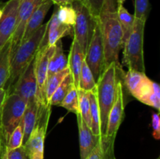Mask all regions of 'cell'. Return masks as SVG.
<instances>
[{
	"label": "cell",
	"instance_id": "obj_1",
	"mask_svg": "<svg viewBox=\"0 0 160 159\" xmlns=\"http://www.w3.org/2000/svg\"><path fill=\"white\" fill-rule=\"evenodd\" d=\"M104 45L105 68L111 63L121 67L119 54L123 48V32L117 16L116 0H104L98 18Z\"/></svg>",
	"mask_w": 160,
	"mask_h": 159
},
{
	"label": "cell",
	"instance_id": "obj_2",
	"mask_svg": "<svg viewBox=\"0 0 160 159\" xmlns=\"http://www.w3.org/2000/svg\"><path fill=\"white\" fill-rule=\"evenodd\" d=\"M123 70L116 63H111L104 69L96 82V97L100 112L102 137H105L108 115L117 97L119 73Z\"/></svg>",
	"mask_w": 160,
	"mask_h": 159
},
{
	"label": "cell",
	"instance_id": "obj_3",
	"mask_svg": "<svg viewBox=\"0 0 160 159\" xmlns=\"http://www.w3.org/2000/svg\"><path fill=\"white\" fill-rule=\"evenodd\" d=\"M48 23L42 24L31 37L22 42L10 58L9 76L6 83V94L9 93L25 69L34 59L46 33Z\"/></svg>",
	"mask_w": 160,
	"mask_h": 159
},
{
	"label": "cell",
	"instance_id": "obj_4",
	"mask_svg": "<svg viewBox=\"0 0 160 159\" xmlns=\"http://www.w3.org/2000/svg\"><path fill=\"white\" fill-rule=\"evenodd\" d=\"M145 22L134 19L131 35L123 44V62L128 70L145 73L144 62V32Z\"/></svg>",
	"mask_w": 160,
	"mask_h": 159
},
{
	"label": "cell",
	"instance_id": "obj_5",
	"mask_svg": "<svg viewBox=\"0 0 160 159\" xmlns=\"http://www.w3.org/2000/svg\"><path fill=\"white\" fill-rule=\"evenodd\" d=\"M27 101L15 93L6 94L0 114V130L5 145L15 128L22 121Z\"/></svg>",
	"mask_w": 160,
	"mask_h": 159
},
{
	"label": "cell",
	"instance_id": "obj_6",
	"mask_svg": "<svg viewBox=\"0 0 160 159\" xmlns=\"http://www.w3.org/2000/svg\"><path fill=\"white\" fill-rule=\"evenodd\" d=\"M71 6L75 9L77 14L76 22L73 26V39L79 44L85 55L98 19L94 17L88 9L78 0L73 2Z\"/></svg>",
	"mask_w": 160,
	"mask_h": 159
},
{
	"label": "cell",
	"instance_id": "obj_7",
	"mask_svg": "<svg viewBox=\"0 0 160 159\" xmlns=\"http://www.w3.org/2000/svg\"><path fill=\"white\" fill-rule=\"evenodd\" d=\"M84 61L97 82L105 69L104 45L98 21L97 22L92 40L86 51Z\"/></svg>",
	"mask_w": 160,
	"mask_h": 159
},
{
	"label": "cell",
	"instance_id": "obj_8",
	"mask_svg": "<svg viewBox=\"0 0 160 159\" xmlns=\"http://www.w3.org/2000/svg\"><path fill=\"white\" fill-rule=\"evenodd\" d=\"M55 46L46 45L39 48L34 57V73H35L36 82H37V95L36 100L38 105L47 106L45 100V87L48 74V63L51 56L54 52Z\"/></svg>",
	"mask_w": 160,
	"mask_h": 159
},
{
	"label": "cell",
	"instance_id": "obj_9",
	"mask_svg": "<svg viewBox=\"0 0 160 159\" xmlns=\"http://www.w3.org/2000/svg\"><path fill=\"white\" fill-rule=\"evenodd\" d=\"M45 0H20L17 12L16 26L11 37L10 58L21 44L25 26L36 8Z\"/></svg>",
	"mask_w": 160,
	"mask_h": 159
},
{
	"label": "cell",
	"instance_id": "obj_10",
	"mask_svg": "<svg viewBox=\"0 0 160 159\" xmlns=\"http://www.w3.org/2000/svg\"><path fill=\"white\" fill-rule=\"evenodd\" d=\"M9 93H15L27 103L36 100L37 82L34 73V59L28 65L15 83Z\"/></svg>",
	"mask_w": 160,
	"mask_h": 159
},
{
	"label": "cell",
	"instance_id": "obj_11",
	"mask_svg": "<svg viewBox=\"0 0 160 159\" xmlns=\"http://www.w3.org/2000/svg\"><path fill=\"white\" fill-rule=\"evenodd\" d=\"M20 0H9L2 9L0 18V49L11 40L16 26L17 12Z\"/></svg>",
	"mask_w": 160,
	"mask_h": 159
},
{
	"label": "cell",
	"instance_id": "obj_12",
	"mask_svg": "<svg viewBox=\"0 0 160 159\" xmlns=\"http://www.w3.org/2000/svg\"><path fill=\"white\" fill-rule=\"evenodd\" d=\"M124 113V102H123V84L121 81L117 84V97L108 115L107 126L105 137L108 140H115L118 129L123 118Z\"/></svg>",
	"mask_w": 160,
	"mask_h": 159
},
{
	"label": "cell",
	"instance_id": "obj_13",
	"mask_svg": "<svg viewBox=\"0 0 160 159\" xmlns=\"http://www.w3.org/2000/svg\"><path fill=\"white\" fill-rule=\"evenodd\" d=\"M133 96L143 104L154 108L156 110L160 109V87L156 82L145 76L138 86Z\"/></svg>",
	"mask_w": 160,
	"mask_h": 159
},
{
	"label": "cell",
	"instance_id": "obj_14",
	"mask_svg": "<svg viewBox=\"0 0 160 159\" xmlns=\"http://www.w3.org/2000/svg\"><path fill=\"white\" fill-rule=\"evenodd\" d=\"M78 132H79L80 154L81 159H85L96 147L102 137L95 136L88 126L80 114L77 115Z\"/></svg>",
	"mask_w": 160,
	"mask_h": 159
},
{
	"label": "cell",
	"instance_id": "obj_15",
	"mask_svg": "<svg viewBox=\"0 0 160 159\" xmlns=\"http://www.w3.org/2000/svg\"><path fill=\"white\" fill-rule=\"evenodd\" d=\"M52 4L53 3L50 0H45L36 8L25 26L21 43L29 38L42 26V22Z\"/></svg>",
	"mask_w": 160,
	"mask_h": 159
},
{
	"label": "cell",
	"instance_id": "obj_16",
	"mask_svg": "<svg viewBox=\"0 0 160 159\" xmlns=\"http://www.w3.org/2000/svg\"><path fill=\"white\" fill-rule=\"evenodd\" d=\"M84 56L85 55L81 47L74 39H73L70 53H69L68 67L70 73L73 76V84L77 89H78V85H79L80 75H81V70Z\"/></svg>",
	"mask_w": 160,
	"mask_h": 159
},
{
	"label": "cell",
	"instance_id": "obj_17",
	"mask_svg": "<svg viewBox=\"0 0 160 159\" xmlns=\"http://www.w3.org/2000/svg\"><path fill=\"white\" fill-rule=\"evenodd\" d=\"M73 34V26L62 24L59 21L55 11L48 21L47 36H48V45L53 46L58 41L65 36H71Z\"/></svg>",
	"mask_w": 160,
	"mask_h": 159
},
{
	"label": "cell",
	"instance_id": "obj_18",
	"mask_svg": "<svg viewBox=\"0 0 160 159\" xmlns=\"http://www.w3.org/2000/svg\"><path fill=\"white\" fill-rule=\"evenodd\" d=\"M38 104L37 100L30 101L27 104L26 109L23 113L22 118V125L23 129V145L25 144L29 138L30 135L32 132L33 129L35 127L38 121Z\"/></svg>",
	"mask_w": 160,
	"mask_h": 159
},
{
	"label": "cell",
	"instance_id": "obj_19",
	"mask_svg": "<svg viewBox=\"0 0 160 159\" xmlns=\"http://www.w3.org/2000/svg\"><path fill=\"white\" fill-rule=\"evenodd\" d=\"M54 52L51 56L48 63L47 78L56 73L62 71L68 68V58L66 56L62 49L61 40L58 41L54 45Z\"/></svg>",
	"mask_w": 160,
	"mask_h": 159
},
{
	"label": "cell",
	"instance_id": "obj_20",
	"mask_svg": "<svg viewBox=\"0 0 160 159\" xmlns=\"http://www.w3.org/2000/svg\"><path fill=\"white\" fill-rule=\"evenodd\" d=\"M11 40L6 42L0 49V88H5L9 80L10 70Z\"/></svg>",
	"mask_w": 160,
	"mask_h": 159
},
{
	"label": "cell",
	"instance_id": "obj_21",
	"mask_svg": "<svg viewBox=\"0 0 160 159\" xmlns=\"http://www.w3.org/2000/svg\"><path fill=\"white\" fill-rule=\"evenodd\" d=\"M117 16L123 32V46L132 32L134 23V17L131 15L123 5L117 4Z\"/></svg>",
	"mask_w": 160,
	"mask_h": 159
},
{
	"label": "cell",
	"instance_id": "obj_22",
	"mask_svg": "<svg viewBox=\"0 0 160 159\" xmlns=\"http://www.w3.org/2000/svg\"><path fill=\"white\" fill-rule=\"evenodd\" d=\"M89 101H90V116L92 121L91 129L95 136L102 137L100 112L98 101H97L96 87L89 91Z\"/></svg>",
	"mask_w": 160,
	"mask_h": 159
},
{
	"label": "cell",
	"instance_id": "obj_23",
	"mask_svg": "<svg viewBox=\"0 0 160 159\" xmlns=\"http://www.w3.org/2000/svg\"><path fill=\"white\" fill-rule=\"evenodd\" d=\"M73 86H74L73 79L71 73H70L64 78L62 82L57 87V89L55 90V92L48 101V104L49 105L59 106L60 103L62 102V100L64 99L66 95L68 94V92L70 91Z\"/></svg>",
	"mask_w": 160,
	"mask_h": 159
},
{
	"label": "cell",
	"instance_id": "obj_24",
	"mask_svg": "<svg viewBox=\"0 0 160 159\" xmlns=\"http://www.w3.org/2000/svg\"><path fill=\"white\" fill-rule=\"evenodd\" d=\"M70 73V70L69 67L66 70H62V71L56 73L55 74L52 75L49 77L47 78L46 83H45V100H46L47 104H48V101H49L50 98L55 90L57 89V87L60 85L61 83L64 80V78Z\"/></svg>",
	"mask_w": 160,
	"mask_h": 159
},
{
	"label": "cell",
	"instance_id": "obj_25",
	"mask_svg": "<svg viewBox=\"0 0 160 159\" xmlns=\"http://www.w3.org/2000/svg\"><path fill=\"white\" fill-rule=\"evenodd\" d=\"M95 87H96V81L95 80L92 71L84 59L81 70V75H80L78 89L85 91H91Z\"/></svg>",
	"mask_w": 160,
	"mask_h": 159
},
{
	"label": "cell",
	"instance_id": "obj_26",
	"mask_svg": "<svg viewBox=\"0 0 160 159\" xmlns=\"http://www.w3.org/2000/svg\"><path fill=\"white\" fill-rule=\"evenodd\" d=\"M78 101H79L80 115L82 117L83 120L85 122L91 129L92 121L90 116V101H89V91L78 89Z\"/></svg>",
	"mask_w": 160,
	"mask_h": 159
},
{
	"label": "cell",
	"instance_id": "obj_27",
	"mask_svg": "<svg viewBox=\"0 0 160 159\" xmlns=\"http://www.w3.org/2000/svg\"><path fill=\"white\" fill-rule=\"evenodd\" d=\"M146 76L145 73L135 71V70H128L126 74L123 76L124 84L131 94L134 93L136 89L138 87L144 78Z\"/></svg>",
	"mask_w": 160,
	"mask_h": 159
},
{
	"label": "cell",
	"instance_id": "obj_28",
	"mask_svg": "<svg viewBox=\"0 0 160 159\" xmlns=\"http://www.w3.org/2000/svg\"><path fill=\"white\" fill-rule=\"evenodd\" d=\"M59 106L64 108L67 111L70 112H73L75 115L80 114L79 111V101H78V89L73 86L68 92L62 102L60 103Z\"/></svg>",
	"mask_w": 160,
	"mask_h": 159
},
{
	"label": "cell",
	"instance_id": "obj_29",
	"mask_svg": "<svg viewBox=\"0 0 160 159\" xmlns=\"http://www.w3.org/2000/svg\"><path fill=\"white\" fill-rule=\"evenodd\" d=\"M56 12L58 20L61 23L73 26L76 22L77 14L76 11L72 7L71 5L59 6Z\"/></svg>",
	"mask_w": 160,
	"mask_h": 159
},
{
	"label": "cell",
	"instance_id": "obj_30",
	"mask_svg": "<svg viewBox=\"0 0 160 159\" xmlns=\"http://www.w3.org/2000/svg\"><path fill=\"white\" fill-rule=\"evenodd\" d=\"M23 125L20 122V124L15 128L9 137L8 142L5 145L6 150H12L15 148H18L23 145Z\"/></svg>",
	"mask_w": 160,
	"mask_h": 159
},
{
	"label": "cell",
	"instance_id": "obj_31",
	"mask_svg": "<svg viewBox=\"0 0 160 159\" xmlns=\"http://www.w3.org/2000/svg\"><path fill=\"white\" fill-rule=\"evenodd\" d=\"M112 141H115V140H108L105 137H102L96 147L85 159H106V147Z\"/></svg>",
	"mask_w": 160,
	"mask_h": 159
},
{
	"label": "cell",
	"instance_id": "obj_32",
	"mask_svg": "<svg viewBox=\"0 0 160 159\" xmlns=\"http://www.w3.org/2000/svg\"><path fill=\"white\" fill-rule=\"evenodd\" d=\"M148 6H149L148 0H135L134 1V19L146 22Z\"/></svg>",
	"mask_w": 160,
	"mask_h": 159
},
{
	"label": "cell",
	"instance_id": "obj_33",
	"mask_svg": "<svg viewBox=\"0 0 160 159\" xmlns=\"http://www.w3.org/2000/svg\"><path fill=\"white\" fill-rule=\"evenodd\" d=\"M2 155L4 159H30V155L24 145L15 149H5Z\"/></svg>",
	"mask_w": 160,
	"mask_h": 159
},
{
	"label": "cell",
	"instance_id": "obj_34",
	"mask_svg": "<svg viewBox=\"0 0 160 159\" xmlns=\"http://www.w3.org/2000/svg\"><path fill=\"white\" fill-rule=\"evenodd\" d=\"M82 3L95 18H98L101 12L104 0H78Z\"/></svg>",
	"mask_w": 160,
	"mask_h": 159
},
{
	"label": "cell",
	"instance_id": "obj_35",
	"mask_svg": "<svg viewBox=\"0 0 160 159\" xmlns=\"http://www.w3.org/2000/svg\"><path fill=\"white\" fill-rule=\"evenodd\" d=\"M152 136L156 140L160 138V118L159 112H153L152 114Z\"/></svg>",
	"mask_w": 160,
	"mask_h": 159
},
{
	"label": "cell",
	"instance_id": "obj_36",
	"mask_svg": "<svg viewBox=\"0 0 160 159\" xmlns=\"http://www.w3.org/2000/svg\"><path fill=\"white\" fill-rule=\"evenodd\" d=\"M114 141L110 142L106 147V159H116L114 156Z\"/></svg>",
	"mask_w": 160,
	"mask_h": 159
},
{
	"label": "cell",
	"instance_id": "obj_37",
	"mask_svg": "<svg viewBox=\"0 0 160 159\" xmlns=\"http://www.w3.org/2000/svg\"><path fill=\"white\" fill-rule=\"evenodd\" d=\"M53 4H56L59 6H70L72 3L76 0H50Z\"/></svg>",
	"mask_w": 160,
	"mask_h": 159
},
{
	"label": "cell",
	"instance_id": "obj_38",
	"mask_svg": "<svg viewBox=\"0 0 160 159\" xmlns=\"http://www.w3.org/2000/svg\"><path fill=\"white\" fill-rule=\"evenodd\" d=\"M6 90L5 88H0V114H1L2 108L3 103H4L5 98L6 97Z\"/></svg>",
	"mask_w": 160,
	"mask_h": 159
},
{
	"label": "cell",
	"instance_id": "obj_39",
	"mask_svg": "<svg viewBox=\"0 0 160 159\" xmlns=\"http://www.w3.org/2000/svg\"><path fill=\"white\" fill-rule=\"evenodd\" d=\"M2 133H1V130H0V159L2 157V154L3 151H4V149H2Z\"/></svg>",
	"mask_w": 160,
	"mask_h": 159
},
{
	"label": "cell",
	"instance_id": "obj_40",
	"mask_svg": "<svg viewBox=\"0 0 160 159\" xmlns=\"http://www.w3.org/2000/svg\"><path fill=\"white\" fill-rule=\"evenodd\" d=\"M43 156L40 154H31L30 155V159H43Z\"/></svg>",
	"mask_w": 160,
	"mask_h": 159
},
{
	"label": "cell",
	"instance_id": "obj_41",
	"mask_svg": "<svg viewBox=\"0 0 160 159\" xmlns=\"http://www.w3.org/2000/svg\"><path fill=\"white\" fill-rule=\"evenodd\" d=\"M117 2V4H120V5H123V2H124L126 0H116Z\"/></svg>",
	"mask_w": 160,
	"mask_h": 159
},
{
	"label": "cell",
	"instance_id": "obj_42",
	"mask_svg": "<svg viewBox=\"0 0 160 159\" xmlns=\"http://www.w3.org/2000/svg\"><path fill=\"white\" fill-rule=\"evenodd\" d=\"M1 16H2V9H0V18H1Z\"/></svg>",
	"mask_w": 160,
	"mask_h": 159
},
{
	"label": "cell",
	"instance_id": "obj_43",
	"mask_svg": "<svg viewBox=\"0 0 160 159\" xmlns=\"http://www.w3.org/2000/svg\"><path fill=\"white\" fill-rule=\"evenodd\" d=\"M1 159H4V157H3V156L2 155V157H1Z\"/></svg>",
	"mask_w": 160,
	"mask_h": 159
},
{
	"label": "cell",
	"instance_id": "obj_44",
	"mask_svg": "<svg viewBox=\"0 0 160 159\" xmlns=\"http://www.w3.org/2000/svg\"><path fill=\"white\" fill-rule=\"evenodd\" d=\"M156 159H160V157H158L157 158H156Z\"/></svg>",
	"mask_w": 160,
	"mask_h": 159
}]
</instances>
